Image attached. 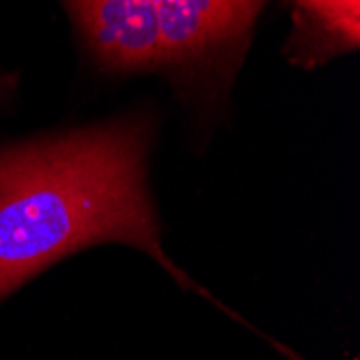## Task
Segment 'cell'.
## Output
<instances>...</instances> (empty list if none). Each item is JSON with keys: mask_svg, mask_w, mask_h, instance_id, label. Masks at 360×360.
<instances>
[{"mask_svg": "<svg viewBox=\"0 0 360 360\" xmlns=\"http://www.w3.org/2000/svg\"><path fill=\"white\" fill-rule=\"evenodd\" d=\"M145 149V125L117 121L0 153V300L86 246L125 242L231 313L162 248Z\"/></svg>", "mask_w": 360, "mask_h": 360, "instance_id": "6da1fadb", "label": "cell"}, {"mask_svg": "<svg viewBox=\"0 0 360 360\" xmlns=\"http://www.w3.org/2000/svg\"><path fill=\"white\" fill-rule=\"evenodd\" d=\"M160 72L177 84L224 86L244 58L266 0H147Z\"/></svg>", "mask_w": 360, "mask_h": 360, "instance_id": "7a4b0ae2", "label": "cell"}, {"mask_svg": "<svg viewBox=\"0 0 360 360\" xmlns=\"http://www.w3.org/2000/svg\"><path fill=\"white\" fill-rule=\"evenodd\" d=\"M291 32L285 56L304 70L360 46V0H289Z\"/></svg>", "mask_w": 360, "mask_h": 360, "instance_id": "3957f363", "label": "cell"}]
</instances>
